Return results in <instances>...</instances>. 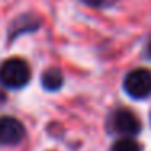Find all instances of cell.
Masks as SVG:
<instances>
[{"mask_svg":"<svg viewBox=\"0 0 151 151\" xmlns=\"http://www.w3.org/2000/svg\"><path fill=\"white\" fill-rule=\"evenodd\" d=\"M31 80V70L29 65L23 59H12L5 60L0 65V83L7 88L12 89H20L26 86Z\"/></svg>","mask_w":151,"mask_h":151,"instance_id":"6da1fadb","label":"cell"},{"mask_svg":"<svg viewBox=\"0 0 151 151\" xmlns=\"http://www.w3.org/2000/svg\"><path fill=\"white\" fill-rule=\"evenodd\" d=\"M124 89L133 99L148 98L151 94V72L146 68L132 70L124 80Z\"/></svg>","mask_w":151,"mask_h":151,"instance_id":"7a4b0ae2","label":"cell"},{"mask_svg":"<svg viewBox=\"0 0 151 151\" xmlns=\"http://www.w3.org/2000/svg\"><path fill=\"white\" fill-rule=\"evenodd\" d=\"M26 130L23 124L15 117H0V146H13L23 141Z\"/></svg>","mask_w":151,"mask_h":151,"instance_id":"3957f363","label":"cell"},{"mask_svg":"<svg viewBox=\"0 0 151 151\" xmlns=\"http://www.w3.org/2000/svg\"><path fill=\"white\" fill-rule=\"evenodd\" d=\"M111 125L115 133L127 135L130 138L141 130L140 119L132 111H128V109H119V111H115L111 119Z\"/></svg>","mask_w":151,"mask_h":151,"instance_id":"277c9868","label":"cell"},{"mask_svg":"<svg viewBox=\"0 0 151 151\" xmlns=\"http://www.w3.org/2000/svg\"><path fill=\"white\" fill-rule=\"evenodd\" d=\"M41 85L47 91H57L63 85V75L57 68H47L41 76Z\"/></svg>","mask_w":151,"mask_h":151,"instance_id":"5b68a950","label":"cell"},{"mask_svg":"<svg viewBox=\"0 0 151 151\" xmlns=\"http://www.w3.org/2000/svg\"><path fill=\"white\" fill-rule=\"evenodd\" d=\"M112 151H141V146L135 138H120L114 143Z\"/></svg>","mask_w":151,"mask_h":151,"instance_id":"8992f818","label":"cell"},{"mask_svg":"<svg viewBox=\"0 0 151 151\" xmlns=\"http://www.w3.org/2000/svg\"><path fill=\"white\" fill-rule=\"evenodd\" d=\"M83 2L94 8H106V7H112L117 0H83Z\"/></svg>","mask_w":151,"mask_h":151,"instance_id":"52a82bcc","label":"cell"},{"mask_svg":"<svg viewBox=\"0 0 151 151\" xmlns=\"http://www.w3.org/2000/svg\"><path fill=\"white\" fill-rule=\"evenodd\" d=\"M148 57L151 59V41H150V44H148Z\"/></svg>","mask_w":151,"mask_h":151,"instance_id":"ba28073f","label":"cell"}]
</instances>
